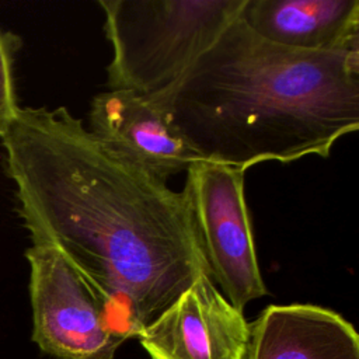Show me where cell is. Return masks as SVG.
<instances>
[{"mask_svg": "<svg viewBox=\"0 0 359 359\" xmlns=\"http://www.w3.org/2000/svg\"><path fill=\"white\" fill-rule=\"evenodd\" d=\"M88 126L107 147L163 181L203 160L153 101L133 93L97 94L90 105Z\"/></svg>", "mask_w": 359, "mask_h": 359, "instance_id": "obj_7", "label": "cell"}, {"mask_svg": "<svg viewBox=\"0 0 359 359\" xmlns=\"http://www.w3.org/2000/svg\"><path fill=\"white\" fill-rule=\"evenodd\" d=\"M29 265L32 339L57 359H115L130 339L109 306L57 250L31 244Z\"/></svg>", "mask_w": 359, "mask_h": 359, "instance_id": "obj_4", "label": "cell"}, {"mask_svg": "<svg viewBox=\"0 0 359 359\" xmlns=\"http://www.w3.org/2000/svg\"><path fill=\"white\" fill-rule=\"evenodd\" d=\"M0 142L31 243L57 250L129 338L210 276L187 192L107 147L66 107H20Z\"/></svg>", "mask_w": 359, "mask_h": 359, "instance_id": "obj_1", "label": "cell"}, {"mask_svg": "<svg viewBox=\"0 0 359 359\" xmlns=\"http://www.w3.org/2000/svg\"><path fill=\"white\" fill-rule=\"evenodd\" d=\"M245 171L199 160L187 170L184 191L196 222L210 279L238 311L268 293L244 196Z\"/></svg>", "mask_w": 359, "mask_h": 359, "instance_id": "obj_5", "label": "cell"}, {"mask_svg": "<svg viewBox=\"0 0 359 359\" xmlns=\"http://www.w3.org/2000/svg\"><path fill=\"white\" fill-rule=\"evenodd\" d=\"M137 338L150 359H245L250 324L202 275Z\"/></svg>", "mask_w": 359, "mask_h": 359, "instance_id": "obj_6", "label": "cell"}, {"mask_svg": "<svg viewBox=\"0 0 359 359\" xmlns=\"http://www.w3.org/2000/svg\"><path fill=\"white\" fill-rule=\"evenodd\" d=\"M238 18L262 39L290 49L359 45V0H245Z\"/></svg>", "mask_w": 359, "mask_h": 359, "instance_id": "obj_9", "label": "cell"}, {"mask_svg": "<svg viewBox=\"0 0 359 359\" xmlns=\"http://www.w3.org/2000/svg\"><path fill=\"white\" fill-rule=\"evenodd\" d=\"M21 45L22 41L17 34L0 28V133L21 107L14 80V62Z\"/></svg>", "mask_w": 359, "mask_h": 359, "instance_id": "obj_10", "label": "cell"}, {"mask_svg": "<svg viewBox=\"0 0 359 359\" xmlns=\"http://www.w3.org/2000/svg\"><path fill=\"white\" fill-rule=\"evenodd\" d=\"M150 101L203 160L247 171L264 161L325 158L359 128V45L290 49L237 18Z\"/></svg>", "mask_w": 359, "mask_h": 359, "instance_id": "obj_2", "label": "cell"}, {"mask_svg": "<svg viewBox=\"0 0 359 359\" xmlns=\"http://www.w3.org/2000/svg\"><path fill=\"white\" fill-rule=\"evenodd\" d=\"M245 0H100L112 48L111 91L153 100L168 91L222 32Z\"/></svg>", "mask_w": 359, "mask_h": 359, "instance_id": "obj_3", "label": "cell"}, {"mask_svg": "<svg viewBox=\"0 0 359 359\" xmlns=\"http://www.w3.org/2000/svg\"><path fill=\"white\" fill-rule=\"evenodd\" d=\"M245 359H359V335L334 310L269 304L250 324Z\"/></svg>", "mask_w": 359, "mask_h": 359, "instance_id": "obj_8", "label": "cell"}]
</instances>
